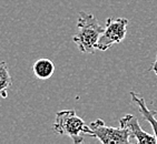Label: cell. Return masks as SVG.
Masks as SVG:
<instances>
[{"label":"cell","instance_id":"6da1fadb","mask_svg":"<svg viewBox=\"0 0 157 144\" xmlns=\"http://www.w3.org/2000/svg\"><path fill=\"white\" fill-rule=\"evenodd\" d=\"M104 29L94 15L80 11L77 20V32L73 37V41L82 53L94 54Z\"/></svg>","mask_w":157,"mask_h":144},{"label":"cell","instance_id":"7a4b0ae2","mask_svg":"<svg viewBox=\"0 0 157 144\" xmlns=\"http://www.w3.org/2000/svg\"><path fill=\"white\" fill-rule=\"evenodd\" d=\"M52 129L58 134L70 138L75 144L84 142V134H87L88 136L91 135V129L89 125H87L82 117L76 114L74 109L57 112Z\"/></svg>","mask_w":157,"mask_h":144},{"label":"cell","instance_id":"3957f363","mask_svg":"<svg viewBox=\"0 0 157 144\" xmlns=\"http://www.w3.org/2000/svg\"><path fill=\"white\" fill-rule=\"evenodd\" d=\"M93 138L103 144H127L130 141V133L125 128L106 126L101 119H97L89 124Z\"/></svg>","mask_w":157,"mask_h":144},{"label":"cell","instance_id":"277c9868","mask_svg":"<svg viewBox=\"0 0 157 144\" xmlns=\"http://www.w3.org/2000/svg\"><path fill=\"white\" fill-rule=\"evenodd\" d=\"M127 24H128V20L126 18L107 19L104 32L101 33L97 43V49L100 51H106L110 47H113V45L124 41Z\"/></svg>","mask_w":157,"mask_h":144},{"label":"cell","instance_id":"5b68a950","mask_svg":"<svg viewBox=\"0 0 157 144\" xmlns=\"http://www.w3.org/2000/svg\"><path fill=\"white\" fill-rule=\"evenodd\" d=\"M119 124L121 128H125L129 131L130 138L135 139L140 144H156L157 140L155 135H151L149 133L143 131V129L139 125V122L137 117L133 114H126L119 120Z\"/></svg>","mask_w":157,"mask_h":144},{"label":"cell","instance_id":"8992f818","mask_svg":"<svg viewBox=\"0 0 157 144\" xmlns=\"http://www.w3.org/2000/svg\"><path fill=\"white\" fill-rule=\"evenodd\" d=\"M130 98H132V101L137 105L138 111L142 113V115L144 117V119H145L147 122L151 123V128H153V131H154L155 138H156V140H157V120H156V117H155V115H156V111H155V110L154 111L149 110V109L147 108L146 103H145V100L143 99V98H140V96L137 95L134 91L130 92Z\"/></svg>","mask_w":157,"mask_h":144},{"label":"cell","instance_id":"52a82bcc","mask_svg":"<svg viewBox=\"0 0 157 144\" xmlns=\"http://www.w3.org/2000/svg\"><path fill=\"white\" fill-rule=\"evenodd\" d=\"M33 74L37 79L40 80H48L52 78L55 72V64L50 59L41 58L38 59L33 66Z\"/></svg>","mask_w":157,"mask_h":144},{"label":"cell","instance_id":"ba28073f","mask_svg":"<svg viewBox=\"0 0 157 144\" xmlns=\"http://www.w3.org/2000/svg\"><path fill=\"white\" fill-rule=\"evenodd\" d=\"M12 85V78L9 73L8 66L5 61H0V96L8 98V91Z\"/></svg>","mask_w":157,"mask_h":144},{"label":"cell","instance_id":"9c48e42d","mask_svg":"<svg viewBox=\"0 0 157 144\" xmlns=\"http://www.w3.org/2000/svg\"><path fill=\"white\" fill-rule=\"evenodd\" d=\"M148 71H154V73L157 75V52H156V59H155L153 66L151 67V69L148 70Z\"/></svg>","mask_w":157,"mask_h":144}]
</instances>
